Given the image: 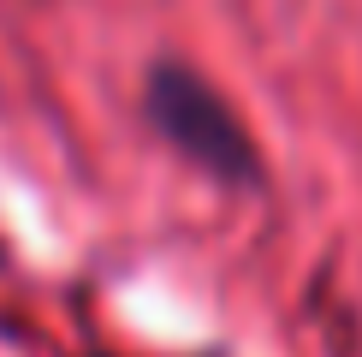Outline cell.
I'll return each instance as SVG.
<instances>
[{"instance_id":"obj_1","label":"cell","mask_w":362,"mask_h":357,"mask_svg":"<svg viewBox=\"0 0 362 357\" xmlns=\"http://www.w3.org/2000/svg\"><path fill=\"white\" fill-rule=\"evenodd\" d=\"M143 108L148 125L167 137L185 161H196L202 173L226 178V185H255L262 178V155H255L244 119L232 113V101L185 60H155L143 84Z\"/></svg>"}]
</instances>
